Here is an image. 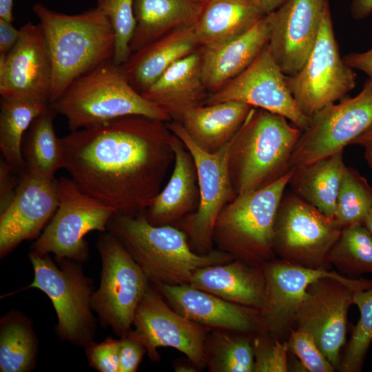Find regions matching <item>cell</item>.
<instances>
[{
  "label": "cell",
  "mask_w": 372,
  "mask_h": 372,
  "mask_svg": "<svg viewBox=\"0 0 372 372\" xmlns=\"http://www.w3.org/2000/svg\"><path fill=\"white\" fill-rule=\"evenodd\" d=\"M205 3L198 0H134L136 28L131 52L174 30L194 24Z\"/></svg>",
  "instance_id": "28"
},
{
  "label": "cell",
  "mask_w": 372,
  "mask_h": 372,
  "mask_svg": "<svg viewBox=\"0 0 372 372\" xmlns=\"http://www.w3.org/2000/svg\"><path fill=\"white\" fill-rule=\"evenodd\" d=\"M145 347L129 333L119 340V372H135L143 355Z\"/></svg>",
  "instance_id": "42"
},
{
  "label": "cell",
  "mask_w": 372,
  "mask_h": 372,
  "mask_svg": "<svg viewBox=\"0 0 372 372\" xmlns=\"http://www.w3.org/2000/svg\"><path fill=\"white\" fill-rule=\"evenodd\" d=\"M172 149L174 167L171 177L143 211L147 220L154 225H176L194 212L199 203L195 161L183 141L174 134Z\"/></svg>",
  "instance_id": "23"
},
{
  "label": "cell",
  "mask_w": 372,
  "mask_h": 372,
  "mask_svg": "<svg viewBox=\"0 0 372 372\" xmlns=\"http://www.w3.org/2000/svg\"><path fill=\"white\" fill-rule=\"evenodd\" d=\"M327 262L349 278L372 274V235L364 225L342 228L328 254Z\"/></svg>",
  "instance_id": "35"
},
{
  "label": "cell",
  "mask_w": 372,
  "mask_h": 372,
  "mask_svg": "<svg viewBox=\"0 0 372 372\" xmlns=\"http://www.w3.org/2000/svg\"><path fill=\"white\" fill-rule=\"evenodd\" d=\"M372 209V188L358 172L345 167L342 174L333 219L341 228L364 225Z\"/></svg>",
  "instance_id": "36"
},
{
  "label": "cell",
  "mask_w": 372,
  "mask_h": 372,
  "mask_svg": "<svg viewBox=\"0 0 372 372\" xmlns=\"http://www.w3.org/2000/svg\"><path fill=\"white\" fill-rule=\"evenodd\" d=\"M269 35L265 15L240 36L217 45L200 46L201 76L208 94L244 71L267 45Z\"/></svg>",
  "instance_id": "22"
},
{
  "label": "cell",
  "mask_w": 372,
  "mask_h": 372,
  "mask_svg": "<svg viewBox=\"0 0 372 372\" xmlns=\"http://www.w3.org/2000/svg\"><path fill=\"white\" fill-rule=\"evenodd\" d=\"M13 1L14 0H0V19L13 22Z\"/></svg>",
  "instance_id": "48"
},
{
  "label": "cell",
  "mask_w": 372,
  "mask_h": 372,
  "mask_svg": "<svg viewBox=\"0 0 372 372\" xmlns=\"http://www.w3.org/2000/svg\"><path fill=\"white\" fill-rule=\"evenodd\" d=\"M329 0H286L267 15L269 50L286 76L304 64L316 41Z\"/></svg>",
  "instance_id": "19"
},
{
  "label": "cell",
  "mask_w": 372,
  "mask_h": 372,
  "mask_svg": "<svg viewBox=\"0 0 372 372\" xmlns=\"http://www.w3.org/2000/svg\"><path fill=\"white\" fill-rule=\"evenodd\" d=\"M293 172L291 169L267 187L238 195L224 207L213 233L217 249L252 264H262L276 258L275 218Z\"/></svg>",
  "instance_id": "6"
},
{
  "label": "cell",
  "mask_w": 372,
  "mask_h": 372,
  "mask_svg": "<svg viewBox=\"0 0 372 372\" xmlns=\"http://www.w3.org/2000/svg\"><path fill=\"white\" fill-rule=\"evenodd\" d=\"M167 124L192 154L196 166L199 188L196 210L175 226L186 233L194 251L207 254L214 249L213 233L218 216L237 196L228 169L231 141L218 151L208 153L197 146L180 122L172 120Z\"/></svg>",
  "instance_id": "12"
},
{
  "label": "cell",
  "mask_w": 372,
  "mask_h": 372,
  "mask_svg": "<svg viewBox=\"0 0 372 372\" xmlns=\"http://www.w3.org/2000/svg\"><path fill=\"white\" fill-rule=\"evenodd\" d=\"M107 230L121 242L154 285L189 284L199 268L234 259L219 249L194 251L185 231L174 225H152L143 212L114 214Z\"/></svg>",
  "instance_id": "3"
},
{
  "label": "cell",
  "mask_w": 372,
  "mask_h": 372,
  "mask_svg": "<svg viewBox=\"0 0 372 372\" xmlns=\"http://www.w3.org/2000/svg\"><path fill=\"white\" fill-rule=\"evenodd\" d=\"M59 179L20 173L14 197L0 216L1 258L26 240L38 238L59 206Z\"/></svg>",
  "instance_id": "20"
},
{
  "label": "cell",
  "mask_w": 372,
  "mask_h": 372,
  "mask_svg": "<svg viewBox=\"0 0 372 372\" xmlns=\"http://www.w3.org/2000/svg\"><path fill=\"white\" fill-rule=\"evenodd\" d=\"M372 289V280L348 283L325 277L311 283L295 316L294 328L309 332L338 370L345 344L348 311L355 291Z\"/></svg>",
  "instance_id": "14"
},
{
  "label": "cell",
  "mask_w": 372,
  "mask_h": 372,
  "mask_svg": "<svg viewBox=\"0 0 372 372\" xmlns=\"http://www.w3.org/2000/svg\"><path fill=\"white\" fill-rule=\"evenodd\" d=\"M32 11L43 29L51 56L50 103L76 79L112 60L115 34L97 6L79 14H66L36 3Z\"/></svg>",
  "instance_id": "2"
},
{
  "label": "cell",
  "mask_w": 372,
  "mask_h": 372,
  "mask_svg": "<svg viewBox=\"0 0 372 372\" xmlns=\"http://www.w3.org/2000/svg\"><path fill=\"white\" fill-rule=\"evenodd\" d=\"M364 225L366 227V228L372 235V209L370 211L369 214H368L364 221Z\"/></svg>",
  "instance_id": "52"
},
{
  "label": "cell",
  "mask_w": 372,
  "mask_h": 372,
  "mask_svg": "<svg viewBox=\"0 0 372 372\" xmlns=\"http://www.w3.org/2000/svg\"><path fill=\"white\" fill-rule=\"evenodd\" d=\"M58 187L57 209L31 251L41 256L54 254L58 261L85 262L89 251L84 237L92 231L105 232L116 212L83 192L70 178L61 177Z\"/></svg>",
  "instance_id": "10"
},
{
  "label": "cell",
  "mask_w": 372,
  "mask_h": 372,
  "mask_svg": "<svg viewBox=\"0 0 372 372\" xmlns=\"http://www.w3.org/2000/svg\"><path fill=\"white\" fill-rule=\"evenodd\" d=\"M154 286L174 310L202 326L252 335L262 333L258 309L231 302L189 284Z\"/></svg>",
  "instance_id": "21"
},
{
  "label": "cell",
  "mask_w": 372,
  "mask_h": 372,
  "mask_svg": "<svg viewBox=\"0 0 372 372\" xmlns=\"http://www.w3.org/2000/svg\"><path fill=\"white\" fill-rule=\"evenodd\" d=\"M286 81L298 105L309 117L355 87L356 73L340 56L329 1L311 53L296 73L286 76Z\"/></svg>",
  "instance_id": "9"
},
{
  "label": "cell",
  "mask_w": 372,
  "mask_h": 372,
  "mask_svg": "<svg viewBox=\"0 0 372 372\" xmlns=\"http://www.w3.org/2000/svg\"><path fill=\"white\" fill-rule=\"evenodd\" d=\"M353 304L358 307L360 316L341 358L338 369L340 372L361 371L372 342V289L355 291Z\"/></svg>",
  "instance_id": "37"
},
{
  "label": "cell",
  "mask_w": 372,
  "mask_h": 372,
  "mask_svg": "<svg viewBox=\"0 0 372 372\" xmlns=\"http://www.w3.org/2000/svg\"><path fill=\"white\" fill-rule=\"evenodd\" d=\"M96 247L101 258L99 289L91 306L101 323L121 338L132 330L136 308L150 282L132 255L112 233L103 232Z\"/></svg>",
  "instance_id": "8"
},
{
  "label": "cell",
  "mask_w": 372,
  "mask_h": 372,
  "mask_svg": "<svg viewBox=\"0 0 372 372\" xmlns=\"http://www.w3.org/2000/svg\"><path fill=\"white\" fill-rule=\"evenodd\" d=\"M189 285L231 302L260 310L264 304L265 278L262 264L240 260L199 268Z\"/></svg>",
  "instance_id": "24"
},
{
  "label": "cell",
  "mask_w": 372,
  "mask_h": 372,
  "mask_svg": "<svg viewBox=\"0 0 372 372\" xmlns=\"http://www.w3.org/2000/svg\"><path fill=\"white\" fill-rule=\"evenodd\" d=\"M56 114L49 104L33 121L22 142L25 169L45 179H54L55 172L64 167L61 138L57 137L54 128Z\"/></svg>",
  "instance_id": "31"
},
{
  "label": "cell",
  "mask_w": 372,
  "mask_h": 372,
  "mask_svg": "<svg viewBox=\"0 0 372 372\" xmlns=\"http://www.w3.org/2000/svg\"><path fill=\"white\" fill-rule=\"evenodd\" d=\"M133 4L134 0H97L96 6L107 17L115 34L112 61L117 65L123 64L132 54L130 43L136 28Z\"/></svg>",
  "instance_id": "38"
},
{
  "label": "cell",
  "mask_w": 372,
  "mask_h": 372,
  "mask_svg": "<svg viewBox=\"0 0 372 372\" xmlns=\"http://www.w3.org/2000/svg\"><path fill=\"white\" fill-rule=\"evenodd\" d=\"M50 105L57 114L65 117L71 132L132 115L167 123L172 121L130 84L112 60L76 79Z\"/></svg>",
  "instance_id": "5"
},
{
  "label": "cell",
  "mask_w": 372,
  "mask_h": 372,
  "mask_svg": "<svg viewBox=\"0 0 372 372\" xmlns=\"http://www.w3.org/2000/svg\"><path fill=\"white\" fill-rule=\"evenodd\" d=\"M252 107L238 101L203 105L187 110L178 122L198 147L214 153L233 138Z\"/></svg>",
  "instance_id": "27"
},
{
  "label": "cell",
  "mask_w": 372,
  "mask_h": 372,
  "mask_svg": "<svg viewBox=\"0 0 372 372\" xmlns=\"http://www.w3.org/2000/svg\"><path fill=\"white\" fill-rule=\"evenodd\" d=\"M201 2H203V3H206L207 1H208L209 0H198Z\"/></svg>",
  "instance_id": "53"
},
{
  "label": "cell",
  "mask_w": 372,
  "mask_h": 372,
  "mask_svg": "<svg viewBox=\"0 0 372 372\" xmlns=\"http://www.w3.org/2000/svg\"><path fill=\"white\" fill-rule=\"evenodd\" d=\"M133 325L129 333L145 347L152 360L160 359L158 348L171 347L199 369L206 366L204 345L210 329L174 310L151 283L136 308Z\"/></svg>",
  "instance_id": "15"
},
{
  "label": "cell",
  "mask_w": 372,
  "mask_h": 372,
  "mask_svg": "<svg viewBox=\"0 0 372 372\" xmlns=\"http://www.w3.org/2000/svg\"><path fill=\"white\" fill-rule=\"evenodd\" d=\"M310 118L293 151L289 167L296 169L343 150L372 125V81L353 97H344Z\"/></svg>",
  "instance_id": "13"
},
{
  "label": "cell",
  "mask_w": 372,
  "mask_h": 372,
  "mask_svg": "<svg viewBox=\"0 0 372 372\" xmlns=\"http://www.w3.org/2000/svg\"><path fill=\"white\" fill-rule=\"evenodd\" d=\"M254 372H287L289 349L287 340L266 333L254 335Z\"/></svg>",
  "instance_id": "39"
},
{
  "label": "cell",
  "mask_w": 372,
  "mask_h": 372,
  "mask_svg": "<svg viewBox=\"0 0 372 372\" xmlns=\"http://www.w3.org/2000/svg\"><path fill=\"white\" fill-rule=\"evenodd\" d=\"M254 335L210 329L204 345L210 372H254Z\"/></svg>",
  "instance_id": "34"
},
{
  "label": "cell",
  "mask_w": 372,
  "mask_h": 372,
  "mask_svg": "<svg viewBox=\"0 0 372 372\" xmlns=\"http://www.w3.org/2000/svg\"><path fill=\"white\" fill-rule=\"evenodd\" d=\"M85 349L92 367L100 372H119V340L108 338Z\"/></svg>",
  "instance_id": "41"
},
{
  "label": "cell",
  "mask_w": 372,
  "mask_h": 372,
  "mask_svg": "<svg viewBox=\"0 0 372 372\" xmlns=\"http://www.w3.org/2000/svg\"><path fill=\"white\" fill-rule=\"evenodd\" d=\"M287 340L289 352L302 363L307 371H336L309 332L300 329H293Z\"/></svg>",
  "instance_id": "40"
},
{
  "label": "cell",
  "mask_w": 372,
  "mask_h": 372,
  "mask_svg": "<svg viewBox=\"0 0 372 372\" xmlns=\"http://www.w3.org/2000/svg\"><path fill=\"white\" fill-rule=\"evenodd\" d=\"M266 14L254 0H209L194 23L200 46L217 45L251 29Z\"/></svg>",
  "instance_id": "29"
},
{
  "label": "cell",
  "mask_w": 372,
  "mask_h": 372,
  "mask_svg": "<svg viewBox=\"0 0 372 372\" xmlns=\"http://www.w3.org/2000/svg\"><path fill=\"white\" fill-rule=\"evenodd\" d=\"M175 371L178 372H195L197 369H199L191 362L188 361L187 364L185 362H179L175 364Z\"/></svg>",
  "instance_id": "50"
},
{
  "label": "cell",
  "mask_w": 372,
  "mask_h": 372,
  "mask_svg": "<svg viewBox=\"0 0 372 372\" xmlns=\"http://www.w3.org/2000/svg\"><path fill=\"white\" fill-rule=\"evenodd\" d=\"M343 150L307 166L293 169L291 192L333 218L337 196L344 168Z\"/></svg>",
  "instance_id": "30"
},
{
  "label": "cell",
  "mask_w": 372,
  "mask_h": 372,
  "mask_svg": "<svg viewBox=\"0 0 372 372\" xmlns=\"http://www.w3.org/2000/svg\"><path fill=\"white\" fill-rule=\"evenodd\" d=\"M350 10L353 19H364L372 13V0H351Z\"/></svg>",
  "instance_id": "46"
},
{
  "label": "cell",
  "mask_w": 372,
  "mask_h": 372,
  "mask_svg": "<svg viewBox=\"0 0 372 372\" xmlns=\"http://www.w3.org/2000/svg\"><path fill=\"white\" fill-rule=\"evenodd\" d=\"M265 14H268L279 8L286 0H254Z\"/></svg>",
  "instance_id": "47"
},
{
  "label": "cell",
  "mask_w": 372,
  "mask_h": 372,
  "mask_svg": "<svg viewBox=\"0 0 372 372\" xmlns=\"http://www.w3.org/2000/svg\"><path fill=\"white\" fill-rule=\"evenodd\" d=\"M194 24L179 28L131 54L120 68L140 94L169 68L200 48Z\"/></svg>",
  "instance_id": "25"
},
{
  "label": "cell",
  "mask_w": 372,
  "mask_h": 372,
  "mask_svg": "<svg viewBox=\"0 0 372 372\" xmlns=\"http://www.w3.org/2000/svg\"><path fill=\"white\" fill-rule=\"evenodd\" d=\"M372 143V125H371L366 131L358 136L353 141L351 144L365 146Z\"/></svg>",
  "instance_id": "49"
},
{
  "label": "cell",
  "mask_w": 372,
  "mask_h": 372,
  "mask_svg": "<svg viewBox=\"0 0 372 372\" xmlns=\"http://www.w3.org/2000/svg\"><path fill=\"white\" fill-rule=\"evenodd\" d=\"M225 101L241 102L281 115L302 131L311 120L298 105L287 85L286 75L267 45L240 74L217 91L209 93L205 105Z\"/></svg>",
  "instance_id": "16"
},
{
  "label": "cell",
  "mask_w": 372,
  "mask_h": 372,
  "mask_svg": "<svg viewBox=\"0 0 372 372\" xmlns=\"http://www.w3.org/2000/svg\"><path fill=\"white\" fill-rule=\"evenodd\" d=\"M288 121L251 108L229 149V173L237 196L267 187L291 170V157L302 130Z\"/></svg>",
  "instance_id": "4"
},
{
  "label": "cell",
  "mask_w": 372,
  "mask_h": 372,
  "mask_svg": "<svg viewBox=\"0 0 372 372\" xmlns=\"http://www.w3.org/2000/svg\"><path fill=\"white\" fill-rule=\"evenodd\" d=\"M12 167L3 158L0 163V213L3 212L12 201L19 178Z\"/></svg>",
  "instance_id": "43"
},
{
  "label": "cell",
  "mask_w": 372,
  "mask_h": 372,
  "mask_svg": "<svg viewBox=\"0 0 372 372\" xmlns=\"http://www.w3.org/2000/svg\"><path fill=\"white\" fill-rule=\"evenodd\" d=\"M29 258L34 276L28 288L40 289L51 300L57 316L59 335L85 348L93 342L96 329L91 312L92 280L74 260L64 258L57 266L48 254L41 256L32 251Z\"/></svg>",
  "instance_id": "7"
},
{
  "label": "cell",
  "mask_w": 372,
  "mask_h": 372,
  "mask_svg": "<svg viewBox=\"0 0 372 372\" xmlns=\"http://www.w3.org/2000/svg\"><path fill=\"white\" fill-rule=\"evenodd\" d=\"M343 60L352 69L365 73L372 81V48L362 52H351Z\"/></svg>",
  "instance_id": "44"
},
{
  "label": "cell",
  "mask_w": 372,
  "mask_h": 372,
  "mask_svg": "<svg viewBox=\"0 0 372 372\" xmlns=\"http://www.w3.org/2000/svg\"><path fill=\"white\" fill-rule=\"evenodd\" d=\"M6 54H0V95L6 99L50 103L52 65L41 24L29 21Z\"/></svg>",
  "instance_id": "18"
},
{
  "label": "cell",
  "mask_w": 372,
  "mask_h": 372,
  "mask_svg": "<svg viewBox=\"0 0 372 372\" xmlns=\"http://www.w3.org/2000/svg\"><path fill=\"white\" fill-rule=\"evenodd\" d=\"M167 122L132 115L71 132L61 138L64 167L85 194L136 216L161 192L174 161Z\"/></svg>",
  "instance_id": "1"
},
{
  "label": "cell",
  "mask_w": 372,
  "mask_h": 372,
  "mask_svg": "<svg viewBox=\"0 0 372 372\" xmlns=\"http://www.w3.org/2000/svg\"><path fill=\"white\" fill-rule=\"evenodd\" d=\"M342 228L294 193H284L273 226L278 258L313 269H331L327 256Z\"/></svg>",
  "instance_id": "11"
},
{
  "label": "cell",
  "mask_w": 372,
  "mask_h": 372,
  "mask_svg": "<svg viewBox=\"0 0 372 372\" xmlns=\"http://www.w3.org/2000/svg\"><path fill=\"white\" fill-rule=\"evenodd\" d=\"M364 147H365L364 156L368 162V164L372 168V143L368 144Z\"/></svg>",
  "instance_id": "51"
},
{
  "label": "cell",
  "mask_w": 372,
  "mask_h": 372,
  "mask_svg": "<svg viewBox=\"0 0 372 372\" xmlns=\"http://www.w3.org/2000/svg\"><path fill=\"white\" fill-rule=\"evenodd\" d=\"M0 149L3 159L16 172L25 169L22 155L23 136L33 121L50 103L1 98Z\"/></svg>",
  "instance_id": "32"
},
{
  "label": "cell",
  "mask_w": 372,
  "mask_h": 372,
  "mask_svg": "<svg viewBox=\"0 0 372 372\" xmlns=\"http://www.w3.org/2000/svg\"><path fill=\"white\" fill-rule=\"evenodd\" d=\"M38 340L30 320L11 311L0 323V371L28 372L35 365Z\"/></svg>",
  "instance_id": "33"
},
{
  "label": "cell",
  "mask_w": 372,
  "mask_h": 372,
  "mask_svg": "<svg viewBox=\"0 0 372 372\" xmlns=\"http://www.w3.org/2000/svg\"><path fill=\"white\" fill-rule=\"evenodd\" d=\"M200 48L173 64L142 94L173 121L205 103L208 92L202 80Z\"/></svg>",
  "instance_id": "26"
},
{
  "label": "cell",
  "mask_w": 372,
  "mask_h": 372,
  "mask_svg": "<svg viewBox=\"0 0 372 372\" xmlns=\"http://www.w3.org/2000/svg\"><path fill=\"white\" fill-rule=\"evenodd\" d=\"M262 265L265 278V302L260 310L262 333L281 340H287L294 328L296 313L311 283L325 277L352 284L366 280L349 278L331 269L303 267L280 258Z\"/></svg>",
  "instance_id": "17"
},
{
  "label": "cell",
  "mask_w": 372,
  "mask_h": 372,
  "mask_svg": "<svg viewBox=\"0 0 372 372\" xmlns=\"http://www.w3.org/2000/svg\"><path fill=\"white\" fill-rule=\"evenodd\" d=\"M12 22L0 19V54H8L18 41L21 31Z\"/></svg>",
  "instance_id": "45"
}]
</instances>
